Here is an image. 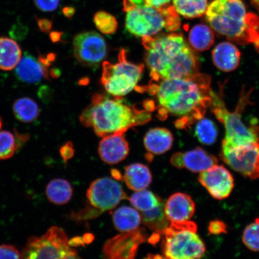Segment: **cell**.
Segmentation results:
<instances>
[{"label":"cell","instance_id":"obj_1","mask_svg":"<svg viewBox=\"0 0 259 259\" xmlns=\"http://www.w3.org/2000/svg\"><path fill=\"white\" fill-rule=\"evenodd\" d=\"M210 78L198 73L189 78L166 79L150 83L149 91L156 95L158 112L162 119L169 114L179 118L178 128H187L203 118L211 106L213 92Z\"/></svg>","mask_w":259,"mask_h":259},{"label":"cell","instance_id":"obj_2","mask_svg":"<svg viewBox=\"0 0 259 259\" xmlns=\"http://www.w3.org/2000/svg\"><path fill=\"white\" fill-rule=\"evenodd\" d=\"M145 63L154 82L189 78L199 73L196 54L181 34L142 38Z\"/></svg>","mask_w":259,"mask_h":259},{"label":"cell","instance_id":"obj_3","mask_svg":"<svg viewBox=\"0 0 259 259\" xmlns=\"http://www.w3.org/2000/svg\"><path fill=\"white\" fill-rule=\"evenodd\" d=\"M92 100L80 115V121L86 127H92L100 137L123 135L129 128L151 119L148 111H139L128 105L121 97L111 99L96 94Z\"/></svg>","mask_w":259,"mask_h":259},{"label":"cell","instance_id":"obj_4","mask_svg":"<svg viewBox=\"0 0 259 259\" xmlns=\"http://www.w3.org/2000/svg\"><path fill=\"white\" fill-rule=\"evenodd\" d=\"M210 27L229 40L253 45L259 52V18L241 0H214L206 12Z\"/></svg>","mask_w":259,"mask_h":259},{"label":"cell","instance_id":"obj_5","mask_svg":"<svg viewBox=\"0 0 259 259\" xmlns=\"http://www.w3.org/2000/svg\"><path fill=\"white\" fill-rule=\"evenodd\" d=\"M197 225L190 221L170 222L163 234L161 250L166 259H200L206 247L197 234Z\"/></svg>","mask_w":259,"mask_h":259},{"label":"cell","instance_id":"obj_6","mask_svg":"<svg viewBox=\"0 0 259 259\" xmlns=\"http://www.w3.org/2000/svg\"><path fill=\"white\" fill-rule=\"evenodd\" d=\"M248 96H242L236 111L231 112L226 109L220 96L213 93L211 106L216 118L224 125L226 136L223 145L234 146L259 141V127L256 125L247 127L241 118L243 107L248 101Z\"/></svg>","mask_w":259,"mask_h":259},{"label":"cell","instance_id":"obj_7","mask_svg":"<svg viewBox=\"0 0 259 259\" xmlns=\"http://www.w3.org/2000/svg\"><path fill=\"white\" fill-rule=\"evenodd\" d=\"M21 259H81L71 247L67 235L62 229L52 227L41 237L28 239L21 254Z\"/></svg>","mask_w":259,"mask_h":259},{"label":"cell","instance_id":"obj_8","mask_svg":"<svg viewBox=\"0 0 259 259\" xmlns=\"http://www.w3.org/2000/svg\"><path fill=\"white\" fill-rule=\"evenodd\" d=\"M144 69L143 64L130 62L126 57L125 51L122 50L119 54L118 63H103L102 83L110 95L122 97L137 87Z\"/></svg>","mask_w":259,"mask_h":259},{"label":"cell","instance_id":"obj_9","mask_svg":"<svg viewBox=\"0 0 259 259\" xmlns=\"http://www.w3.org/2000/svg\"><path fill=\"white\" fill-rule=\"evenodd\" d=\"M125 27L133 35L142 38L153 37L166 29L167 9H157L147 4L125 11Z\"/></svg>","mask_w":259,"mask_h":259},{"label":"cell","instance_id":"obj_10","mask_svg":"<svg viewBox=\"0 0 259 259\" xmlns=\"http://www.w3.org/2000/svg\"><path fill=\"white\" fill-rule=\"evenodd\" d=\"M220 157L231 169L242 176L251 180L259 178L258 142L234 147L222 144Z\"/></svg>","mask_w":259,"mask_h":259},{"label":"cell","instance_id":"obj_11","mask_svg":"<svg viewBox=\"0 0 259 259\" xmlns=\"http://www.w3.org/2000/svg\"><path fill=\"white\" fill-rule=\"evenodd\" d=\"M87 196L90 205L100 212L115 208L121 200L127 199L121 184L109 178L93 181Z\"/></svg>","mask_w":259,"mask_h":259},{"label":"cell","instance_id":"obj_12","mask_svg":"<svg viewBox=\"0 0 259 259\" xmlns=\"http://www.w3.org/2000/svg\"><path fill=\"white\" fill-rule=\"evenodd\" d=\"M74 56L85 66L95 67L102 62L108 53L106 41L95 31L82 32L74 37Z\"/></svg>","mask_w":259,"mask_h":259},{"label":"cell","instance_id":"obj_13","mask_svg":"<svg viewBox=\"0 0 259 259\" xmlns=\"http://www.w3.org/2000/svg\"><path fill=\"white\" fill-rule=\"evenodd\" d=\"M143 229L125 232L110 239L103 249L104 259H135L139 245L146 240Z\"/></svg>","mask_w":259,"mask_h":259},{"label":"cell","instance_id":"obj_14","mask_svg":"<svg viewBox=\"0 0 259 259\" xmlns=\"http://www.w3.org/2000/svg\"><path fill=\"white\" fill-rule=\"evenodd\" d=\"M199 183L213 198L222 200L231 195L234 188V178L222 165L215 164L200 173Z\"/></svg>","mask_w":259,"mask_h":259},{"label":"cell","instance_id":"obj_15","mask_svg":"<svg viewBox=\"0 0 259 259\" xmlns=\"http://www.w3.org/2000/svg\"><path fill=\"white\" fill-rule=\"evenodd\" d=\"M218 162L217 157L199 147L185 153H177L170 158V163L174 167L186 168L193 173H201L218 164Z\"/></svg>","mask_w":259,"mask_h":259},{"label":"cell","instance_id":"obj_16","mask_svg":"<svg viewBox=\"0 0 259 259\" xmlns=\"http://www.w3.org/2000/svg\"><path fill=\"white\" fill-rule=\"evenodd\" d=\"M102 160L109 164H118L129 153V146L123 135H113L103 138L99 146Z\"/></svg>","mask_w":259,"mask_h":259},{"label":"cell","instance_id":"obj_17","mask_svg":"<svg viewBox=\"0 0 259 259\" xmlns=\"http://www.w3.org/2000/svg\"><path fill=\"white\" fill-rule=\"evenodd\" d=\"M195 208L192 197L183 193L172 194L164 205L165 213L170 222L189 221L195 212Z\"/></svg>","mask_w":259,"mask_h":259},{"label":"cell","instance_id":"obj_18","mask_svg":"<svg viewBox=\"0 0 259 259\" xmlns=\"http://www.w3.org/2000/svg\"><path fill=\"white\" fill-rule=\"evenodd\" d=\"M213 64L224 72H231L237 69L240 63L241 53L235 45L230 42L220 43L212 52Z\"/></svg>","mask_w":259,"mask_h":259},{"label":"cell","instance_id":"obj_19","mask_svg":"<svg viewBox=\"0 0 259 259\" xmlns=\"http://www.w3.org/2000/svg\"><path fill=\"white\" fill-rule=\"evenodd\" d=\"M16 76L22 82L35 84L40 82L44 77L49 76L48 72L38 60L31 55H25L16 67Z\"/></svg>","mask_w":259,"mask_h":259},{"label":"cell","instance_id":"obj_20","mask_svg":"<svg viewBox=\"0 0 259 259\" xmlns=\"http://www.w3.org/2000/svg\"><path fill=\"white\" fill-rule=\"evenodd\" d=\"M174 138L165 128H155L147 132L144 137V146L149 153L160 155L166 153L172 147Z\"/></svg>","mask_w":259,"mask_h":259},{"label":"cell","instance_id":"obj_21","mask_svg":"<svg viewBox=\"0 0 259 259\" xmlns=\"http://www.w3.org/2000/svg\"><path fill=\"white\" fill-rule=\"evenodd\" d=\"M124 180L128 189L139 192L144 190L152 182V175L144 164L134 163L125 167Z\"/></svg>","mask_w":259,"mask_h":259},{"label":"cell","instance_id":"obj_22","mask_svg":"<svg viewBox=\"0 0 259 259\" xmlns=\"http://www.w3.org/2000/svg\"><path fill=\"white\" fill-rule=\"evenodd\" d=\"M112 220L116 229L123 233L137 229L142 221L141 213L128 206H122L116 209L113 213Z\"/></svg>","mask_w":259,"mask_h":259},{"label":"cell","instance_id":"obj_23","mask_svg":"<svg viewBox=\"0 0 259 259\" xmlns=\"http://www.w3.org/2000/svg\"><path fill=\"white\" fill-rule=\"evenodd\" d=\"M21 58V49L15 40L8 37H0V69H14Z\"/></svg>","mask_w":259,"mask_h":259},{"label":"cell","instance_id":"obj_24","mask_svg":"<svg viewBox=\"0 0 259 259\" xmlns=\"http://www.w3.org/2000/svg\"><path fill=\"white\" fill-rule=\"evenodd\" d=\"M165 203L163 199L159 205L148 211L142 212V221L144 224L155 232L154 235L161 236L169 228L170 222L164 210Z\"/></svg>","mask_w":259,"mask_h":259},{"label":"cell","instance_id":"obj_25","mask_svg":"<svg viewBox=\"0 0 259 259\" xmlns=\"http://www.w3.org/2000/svg\"><path fill=\"white\" fill-rule=\"evenodd\" d=\"M46 194L51 202L56 205H64L72 199L73 189L67 181L58 178L48 184Z\"/></svg>","mask_w":259,"mask_h":259},{"label":"cell","instance_id":"obj_26","mask_svg":"<svg viewBox=\"0 0 259 259\" xmlns=\"http://www.w3.org/2000/svg\"><path fill=\"white\" fill-rule=\"evenodd\" d=\"M189 41L194 50L202 52L208 50L214 42V34L208 26L194 25L189 32Z\"/></svg>","mask_w":259,"mask_h":259},{"label":"cell","instance_id":"obj_27","mask_svg":"<svg viewBox=\"0 0 259 259\" xmlns=\"http://www.w3.org/2000/svg\"><path fill=\"white\" fill-rule=\"evenodd\" d=\"M13 111L16 119L26 123L34 121L40 113L37 103L29 97H22L16 100Z\"/></svg>","mask_w":259,"mask_h":259},{"label":"cell","instance_id":"obj_28","mask_svg":"<svg viewBox=\"0 0 259 259\" xmlns=\"http://www.w3.org/2000/svg\"><path fill=\"white\" fill-rule=\"evenodd\" d=\"M178 14L187 19L201 17L208 8L207 0H173Z\"/></svg>","mask_w":259,"mask_h":259},{"label":"cell","instance_id":"obj_29","mask_svg":"<svg viewBox=\"0 0 259 259\" xmlns=\"http://www.w3.org/2000/svg\"><path fill=\"white\" fill-rule=\"evenodd\" d=\"M129 200L135 208L146 212L159 205L162 199L151 191L144 190L132 194Z\"/></svg>","mask_w":259,"mask_h":259},{"label":"cell","instance_id":"obj_30","mask_svg":"<svg viewBox=\"0 0 259 259\" xmlns=\"http://www.w3.org/2000/svg\"><path fill=\"white\" fill-rule=\"evenodd\" d=\"M195 135L200 143L211 145L218 137V129L214 122L208 118H202L197 122Z\"/></svg>","mask_w":259,"mask_h":259},{"label":"cell","instance_id":"obj_31","mask_svg":"<svg viewBox=\"0 0 259 259\" xmlns=\"http://www.w3.org/2000/svg\"><path fill=\"white\" fill-rule=\"evenodd\" d=\"M94 22L102 34L107 35L115 33L118 28V22L113 15L108 12L100 11L94 16Z\"/></svg>","mask_w":259,"mask_h":259},{"label":"cell","instance_id":"obj_32","mask_svg":"<svg viewBox=\"0 0 259 259\" xmlns=\"http://www.w3.org/2000/svg\"><path fill=\"white\" fill-rule=\"evenodd\" d=\"M242 241L249 250L259 252V219L246 227L242 234Z\"/></svg>","mask_w":259,"mask_h":259},{"label":"cell","instance_id":"obj_33","mask_svg":"<svg viewBox=\"0 0 259 259\" xmlns=\"http://www.w3.org/2000/svg\"><path fill=\"white\" fill-rule=\"evenodd\" d=\"M18 147L17 142L12 133L0 132V159L6 160L11 158Z\"/></svg>","mask_w":259,"mask_h":259},{"label":"cell","instance_id":"obj_34","mask_svg":"<svg viewBox=\"0 0 259 259\" xmlns=\"http://www.w3.org/2000/svg\"><path fill=\"white\" fill-rule=\"evenodd\" d=\"M0 259H21V254L14 246H0Z\"/></svg>","mask_w":259,"mask_h":259},{"label":"cell","instance_id":"obj_35","mask_svg":"<svg viewBox=\"0 0 259 259\" xmlns=\"http://www.w3.org/2000/svg\"><path fill=\"white\" fill-rule=\"evenodd\" d=\"M36 7L41 11L50 12L56 11L60 0H34Z\"/></svg>","mask_w":259,"mask_h":259},{"label":"cell","instance_id":"obj_36","mask_svg":"<svg viewBox=\"0 0 259 259\" xmlns=\"http://www.w3.org/2000/svg\"><path fill=\"white\" fill-rule=\"evenodd\" d=\"M228 226L224 222L221 220H213L209 223L208 232L212 235H219L226 234L228 231Z\"/></svg>","mask_w":259,"mask_h":259},{"label":"cell","instance_id":"obj_37","mask_svg":"<svg viewBox=\"0 0 259 259\" xmlns=\"http://www.w3.org/2000/svg\"><path fill=\"white\" fill-rule=\"evenodd\" d=\"M74 154V150L72 142H67L60 149V154L65 162L72 158Z\"/></svg>","mask_w":259,"mask_h":259},{"label":"cell","instance_id":"obj_38","mask_svg":"<svg viewBox=\"0 0 259 259\" xmlns=\"http://www.w3.org/2000/svg\"><path fill=\"white\" fill-rule=\"evenodd\" d=\"M146 4L155 9H161L170 6V3L172 0H145Z\"/></svg>","mask_w":259,"mask_h":259},{"label":"cell","instance_id":"obj_39","mask_svg":"<svg viewBox=\"0 0 259 259\" xmlns=\"http://www.w3.org/2000/svg\"><path fill=\"white\" fill-rule=\"evenodd\" d=\"M37 22L40 30L48 33L53 28V21L46 18H37Z\"/></svg>","mask_w":259,"mask_h":259},{"label":"cell","instance_id":"obj_40","mask_svg":"<svg viewBox=\"0 0 259 259\" xmlns=\"http://www.w3.org/2000/svg\"><path fill=\"white\" fill-rule=\"evenodd\" d=\"M146 4L145 0H123L124 12L128 9Z\"/></svg>","mask_w":259,"mask_h":259},{"label":"cell","instance_id":"obj_41","mask_svg":"<svg viewBox=\"0 0 259 259\" xmlns=\"http://www.w3.org/2000/svg\"><path fill=\"white\" fill-rule=\"evenodd\" d=\"M74 9L72 7H66L63 10V14L67 18L72 17L74 14Z\"/></svg>","mask_w":259,"mask_h":259},{"label":"cell","instance_id":"obj_42","mask_svg":"<svg viewBox=\"0 0 259 259\" xmlns=\"http://www.w3.org/2000/svg\"><path fill=\"white\" fill-rule=\"evenodd\" d=\"M61 33L59 32H53L51 34V38L52 41L57 42L60 40Z\"/></svg>","mask_w":259,"mask_h":259},{"label":"cell","instance_id":"obj_43","mask_svg":"<svg viewBox=\"0 0 259 259\" xmlns=\"http://www.w3.org/2000/svg\"><path fill=\"white\" fill-rule=\"evenodd\" d=\"M144 259H166L165 258L163 255L162 256V255L160 254H148V256Z\"/></svg>","mask_w":259,"mask_h":259},{"label":"cell","instance_id":"obj_44","mask_svg":"<svg viewBox=\"0 0 259 259\" xmlns=\"http://www.w3.org/2000/svg\"><path fill=\"white\" fill-rule=\"evenodd\" d=\"M60 72L58 69H52L51 70L50 74L52 77H57L59 76Z\"/></svg>","mask_w":259,"mask_h":259},{"label":"cell","instance_id":"obj_45","mask_svg":"<svg viewBox=\"0 0 259 259\" xmlns=\"http://www.w3.org/2000/svg\"><path fill=\"white\" fill-rule=\"evenodd\" d=\"M252 5L257 10L259 14V0H251Z\"/></svg>","mask_w":259,"mask_h":259},{"label":"cell","instance_id":"obj_46","mask_svg":"<svg viewBox=\"0 0 259 259\" xmlns=\"http://www.w3.org/2000/svg\"><path fill=\"white\" fill-rule=\"evenodd\" d=\"M2 121L1 120V118H0V128H2Z\"/></svg>","mask_w":259,"mask_h":259}]
</instances>
